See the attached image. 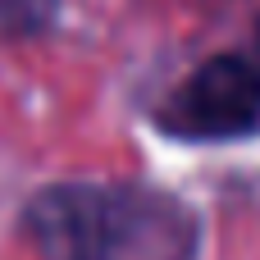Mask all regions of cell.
I'll return each mask as SVG.
<instances>
[{
	"mask_svg": "<svg viewBox=\"0 0 260 260\" xmlns=\"http://www.w3.org/2000/svg\"><path fill=\"white\" fill-rule=\"evenodd\" d=\"M155 215V201L123 187H50L27 206V233L46 260H123Z\"/></svg>",
	"mask_w": 260,
	"mask_h": 260,
	"instance_id": "6da1fadb",
	"label": "cell"
},
{
	"mask_svg": "<svg viewBox=\"0 0 260 260\" xmlns=\"http://www.w3.org/2000/svg\"><path fill=\"white\" fill-rule=\"evenodd\" d=\"M165 128L178 137H242L260 123V69L238 59V55H219L210 64H201L165 105Z\"/></svg>",
	"mask_w": 260,
	"mask_h": 260,
	"instance_id": "7a4b0ae2",
	"label": "cell"
}]
</instances>
